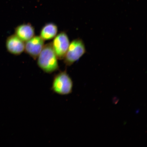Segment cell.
<instances>
[{
	"label": "cell",
	"mask_w": 147,
	"mask_h": 147,
	"mask_svg": "<svg viewBox=\"0 0 147 147\" xmlns=\"http://www.w3.org/2000/svg\"><path fill=\"white\" fill-rule=\"evenodd\" d=\"M37 59L38 67L44 72L51 74L59 69L58 59L51 42L45 45Z\"/></svg>",
	"instance_id": "6da1fadb"
},
{
	"label": "cell",
	"mask_w": 147,
	"mask_h": 147,
	"mask_svg": "<svg viewBox=\"0 0 147 147\" xmlns=\"http://www.w3.org/2000/svg\"><path fill=\"white\" fill-rule=\"evenodd\" d=\"M51 45L59 60H62L69 48V40L67 34L65 32H61L53 38Z\"/></svg>",
	"instance_id": "277c9868"
},
{
	"label": "cell",
	"mask_w": 147,
	"mask_h": 147,
	"mask_svg": "<svg viewBox=\"0 0 147 147\" xmlns=\"http://www.w3.org/2000/svg\"><path fill=\"white\" fill-rule=\"evenodd\" d=\"M58 32L57 26L53 23H49L42 27L40 36L45 41L51 40L56 36Z\"/></svg>",
	"instance_id": "ba28073f"
},
{
	"label": "cell",
	"mask_w": 147,
	"mask_h": 147,
	"mask_svg": "<svg viewBox=\"0 0 147 147\" xmlns=\"http://www.w3.org/2000/svg\"><path fill=\"white\" fill-rule=\"evenodd\" d=\"M45 40L40 36H34L25 42L24 51L33 59L36 60L45 45Z\"/></svg>",
	"instance_id": "5b68a950"
},
{
	"label": "cell",
	"mask_w": 147,
	"mask_h": 147,
	"mask_svg": "<svg viewBox=\"0 0 147 147\" xmlns=\"http://www.w3.org/2000/svg\"><path fill=\"white\" fill-rule=\"evenodd\" d=\"M73 82L67 70L61 71L53 78L51 90L54 93L61 95H65L72 93Z\"/></svg>",
	"instance_id": "7a4b0ae2"
},
{
	"label": "cell",
	"mask_w": 147,
	"mask_h": 147,
	"mask_svg": "<svg viewBox=\"0 0 147 147\" xmlns=\"http://www.w3.org/2000/svg\"><path fill=\"white\" fill-rule=\"evenodd\" d=\"M86 52L85 45L80 38L74 39L70 43L63 59L66 66H70L80 59Z\"/></svg>",
	"instance_id": "3957f363"
},
{
	"label": "cell",
	"mask_w": 147,
	"mask_h": 147,
	"mask_svg": "<svg viewBox=\"0 0 147 147\" xmlns=\"http://www.w3.org/2000/svg\"><path fill=\"white\" fill-rule=\"evenodd\" d=\"M25 42L15 34H12L7 38L5 47L8 52L15 56L21 55L25 50Z\"/></svg>",
	"instance_id": "8992f818"
},
{
	"label": "cell",
	"mask_w": 147,
	"mask_h": 147,
	"mask_svg": "<svg viewBox=\"0 0 147 147\" xmlns=\"http://www.w3.org/2000/svg\"><path fill=\"white\" fill-rule=\"evenodd\" d=\"M14 34L25 42L35 36V29L32 24L24 23L18 26L15 28Z\"/></svg>",
	"instance_id": "52a82bcc"
}]
</instances>
